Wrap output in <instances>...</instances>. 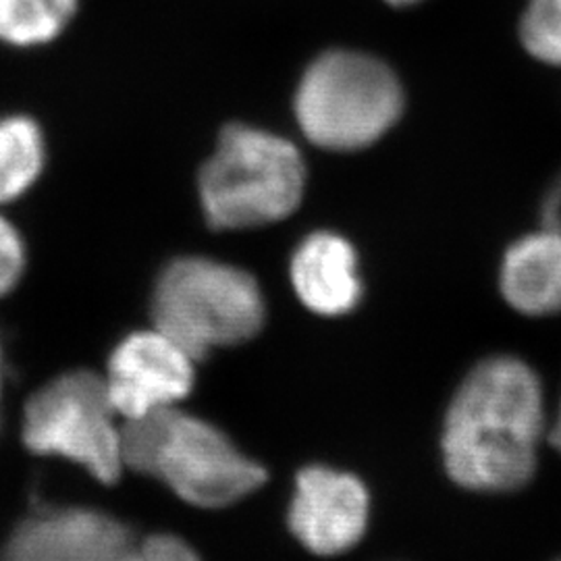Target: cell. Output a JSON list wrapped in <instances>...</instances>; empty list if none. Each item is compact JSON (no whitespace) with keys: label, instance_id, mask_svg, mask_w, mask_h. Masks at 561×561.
Returning a JSON list of instances; mask_svg holds the SVG:
<instances>
[{"label":"cell","instance_id":"cell-1","mask_svg":"<svg viewBox=\"0 0 561 561\" xmlns=\"http://www.w3.org/2000/svg\"><path fill=\"white\" fill-rule=\"evenodd\" d=\"M542 389L528 364L497 356L461 382L449 405L443 456L472 491H516L533 479L542 433Z\"/></svg>","mask_w":561,"mask_h":561},{"label":"cell","instance_id":"cell-2","mask_svg":"<svg viewBox=\"0 0 561 561\" xmlns=\"http://www.w3.org/2000/svg\"><path fill=\"white\" fill-rule=\"evenodd\" d=\"M300 148L271 129L229 123L202 164L198 198L215 231H245L289 219L306 196Z\"/></svg>","mask_w":561,"mask_h":561},{"label":"cell","instance_id":"cell-3","mask_svg":"<svg viewBox=\"0 0 561 561\" xmlns=\"http://www.w3.org/2000/svg\"><path fill=\"white\" fill-rule=\"evenodd\" d=\"M121 437L125 468L161 481L196 507L233 505L266 481L261 463L245 458L222 431L175 405L127 421Z\"/></svg>","mask_w":561,"mask_h":561},{"label":"cell","instance_id":"cell-4","mask_svg":"<svg viewBox=\"0 0 561 561\" xmlns=\"http://www.w3.org/2000/svg\"><path fill=\"white\" fill-rule=\"evenodd\" d=\"M301 136L327 152H360L403 117L405 90L396 69L356 48H329L308 62L294 92Z\"/></svg>","mask_w":561,"mask_h":561},{"label":"cell","instance_id":"cell-5","mask_svg":"<svg viewBox=\"0 0 561 561\" xmlns=\"http://www.w3.org/2000/svg\"><path fill=\"white\" fill-rule=\"evenodd\" d=\"M150 312L154 329L198 362L215 347L256 337L266 304L252 273L206 256H183L162 268Z\"/></svg>","mask_w":561,"mask_h":561},{"label":"cell","instance_id":"cell-6","mask_svg":"<svg viewBox=\"0 0 561 561\" xmlns=\"http://www.w3.org/2000/svg\"><path fill=\"white\" fill-rule=\"evenodd\" d=\"M115 414L104 377L69 370L27 400L21 439L36 456L78 463L94 481L115 484L125 468Z\"/></svg>","mask_w":561,"mask_h":561},{"label":"cell","instance_id":"cell-7","mask_svg":"<svg viewBox=\"0 0 561 561\" xmlns=\"http://www.w3.org/2000/svg\"><path fill=\"white\" fill-rule=\"evenodd\" d=\"M194 362L159 329L136 331L117 343L106 364L108 400L125 421L173 408L194 387Z\"/></svg>","mask_w":561,"mask_h":561},{"label":"cell","instance_id":"cell-8","mask_svg":"<svg viewBox=\"0 0 561 561\" xmlns=\"http://www.w3.org/2000/svg\"><path fill=\"white\" fill-rule=\"evenodd\" d=\"M134 541L131 526L108 512L44 505L13 528L0 561H121Z\"/></svg>","mask_w":561,"mask_h":561},{"label":"cell","instance_id":"cell-9","mask_svg":"<svg viewBox=\"0 0 561 561\" xmlns=\"http://www.w3.org/2000/svg\"><path fill=\"white\" fill-rule=\"evenodd\" d=\"M368 522V493L356 477L324 466L296 479L289 528L317 556H337L360 541Z\"/></svg>","mask_w":561,"mask_h":561},{"label":"cell","instance_id":"cell-10","mask_svg":"<svg viewBox=\"0 0 561 561\" xmlns=\"http://www.w3.org/2000/svg\"><path fill=\"white\" fill-rule=\"evenodd\" d=\"M289 279L301 304L322 317L347 314L362 300L358 252L329 229L312 231L296 245Z\"/></svg>","mask_w":561,"mask_h":561},{"label":"cell","instance_id":"cell-11","mask_svg":"<svg viewBox=\"0 0 561 561\" xmlns=\"http://www.w3.org/2000/svg\"><path fill=\"white\" fill-rule=\"evenodd\" d=\"M500 285L505 301L526 317L561 312V225L542 222L514 241L503 254Z\"/></svg>","mask_w":561,"mask_h":561},{"label":"cell","instance_id":"cell-12","mask_svg":"<svg viewBox=\"0 0 561 561\" xmlns=\"http://www.w3.org/2000/svg\"><path fill=\"white\" fill-rule=\"evenodd\" d=\"M46 148L38 123L30 117L0 119V204L18 201L41 178Z\"/></svg>","mask_w":561,"mask_h":561},{"label":"cell","instance_id":"cell-13","mask_svg":"<svg viewBox=\"0 0 561 561\" xmlns=\"http://www.w3.org/2000/svg\"><path fill=\"white\" fill-rule=\"evenodd\" d=\"M78 9V0H0V41L38 46L55 41Z\"/></svg>","mask_w":561,"mask_h":561},{"label":"cell","instance_id":"cell-14","mask_svg":"<svg viewBox=\"0 0 561 561\" xmlns=\"http://www.w3.org/2000/svg\"><path fill=\"white\" fill-rule=\"evenodd\" d=\"M518 38L530 59L561 69V0H528Z\"/></svg>","mask_w":561,"mask_h":561},{"label":"cell","instance_id":"cell-15","mask_svg":"<svg viewBox=\"0 0 561 561\" xmlns=\"http://www.w3.org/2000/svg\"><path fill=\"white\" fill-rule=\"evenodd\" d=\"M121 561H201L187 542L173 535H152L144 541H134Z\"/></svg>","mask_w":561,"mask_h":561},{"label":"cell","instance_id":"cell-16","mask_svg":"<svg viewBox=\"0 0 561 561\" xmlns=\"http://www.w3.org/2000/svg\"><path fill=\"white\" fill-rule=\"evenodd\" d=\"M25 268V245L20 231L0 215V298L11 294Z\"/></svg>","mask_w":561,"mask_h":561},{"label":"cell","instance_id":"cell-17","mask_svg":"<svg viewBox=\"0 0 561 561\" xmlns=\"http://www.w3.org/2000/svg\"><path fill=\"white\" fill-rule=\"evenodd\" d=\"M551 443L561 451V405L560 412H558V419H556V424H553V431H551Z\"/></svg>","mask_w":561,"mask_h":561},{"label":"cell","instance_id":"cell-18","mask_svg":"<svg viewBox=\"0 0 561 561\" xmlns=\"http://www.w3.org/2000/svg\"><path fill=\"white\" fill-rule=\"evenodd\" d=\"M389 7H393V9H410V7H416V4H421L424 0H385Z\"/></svg>","mask_w":561,"mask_h":561},{"label":"cell","instance_id":"cell-19","mask_svg":"<svg viewBox=\"0 0 561 561\" xmlns=\"http://www.w3.org/2000/svg\"><path fill=\"white\" fill-rule=\"evenodd\" d=\"M0 396H2V347H0Z\"/></svg>","mask_w":561,"mask_h":561}]
</instances>
